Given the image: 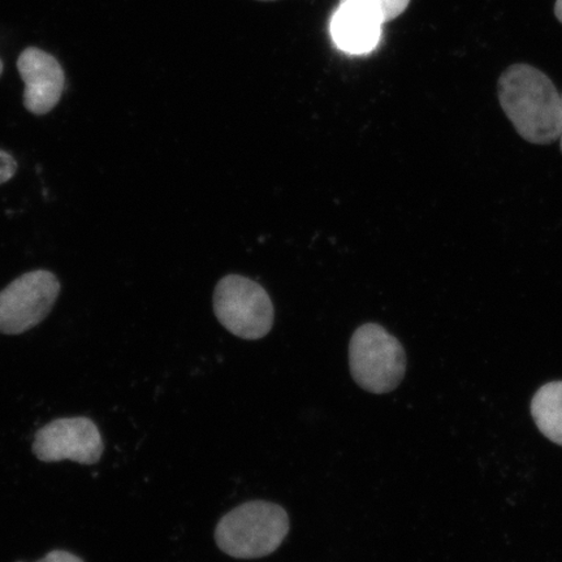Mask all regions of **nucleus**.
Returning <instances> with one entry per match:
<instances>
[{"instance_id":"nucleus-1","label":"nucleus","mask_w":562,"mask_h":562,"mask_svg":"<svg viewBox=\"0 0 562 562\" xmlns=\"http://www.w3.org/2000/svg\"><path fill=\"white\" fill-rule=\"evenodd\" d=\"M498 101L519 136L533 145L560 138L561 94L542 70L518 63L497 83Z\"/></svg>"},{"instance_id":"nucleus-2","label":"nucleus","mask_w":562,"mask_h":562,"mask_svg":"<svg viewBox=\"0 0 562 562\" xmlns=\"http://www.w3.org/2000/svg\"><path fill=\"white\" fill-rule=\"evenodd\" d=\"M290 529V516L280 505L265 501L248 502L221 519L215 529V542L231 558L262 559L283 544Z\"/></svg>"},{"instance_id":"nucleus-3","label":"nucleus","mask_w":562,"mask_h":562,"mask_svg":"<svg viewBox=\"0 0 562 562\" xmlns=\"http://www.w3.org/2000/svg\"><path fill=\"white\" fill-rule=\"evenodd\" d=\"M351 378L362 390L374 395L395 391L406 371L405 350L395 336L378 325L358 327L349 342Z\"/></svg>"},{"instance_id":"nucleus-4","label":"nucleus","mask_w":562,"mask_h":562,"mask_svg":"<svg viewBox=\"0 0 562 562\" xmlns=\"http://www.w3.org/2000/svg\"><path fill=\"white\" fill-rule=\"evenodd\" d=\"M214 313L221 325L244 340H259L273 326L272 301L257 281L241 276L223 278L215 286Z\"/></svg>"},{"instance_id":"nucleus-5","label":"nucleus","mask_w":562,"mask_h":562,"mask_svg":"<svg viewBox=\"0 0 562 562\" xmlns=\"http://www.w3.org/2000/svg\"><path fill=\"white\" fill-rule=\"evenodd\" d=\"M60 283L53 272H26L0 292V333L20 335L40 325L58 300Z\"/></svg>"},{"instance_id":"nucleus-6","label":"nucleus","mask_w":562,"mask_h":562,"mask_svg":"<svg viewBox=\"0 0 562 562\" xmlns=\"http://www.w3.org/2000/svg\"><path fill=\"white\" fill-rule=\"evenodd\" d=\"M33 452L42 462L70 460L94 465L103 453L102 435L86 417L55 419L35 434Z\"/></svg>"},{"instance_id":"nucleus-7","label":"nucleus","mask_w":562,"mask_h":562,"mask_svg":"<svg viewBox=\"0 0 562 562\" xmlns=\"http://www.w3.org/2000/svg\"><path fill=\"white\" fill-rule=\"evenodd\" d=\"M18 69L25 83V109L34 115L48 114L65 91L66 76L60 63L37 47H27L19 56Z\"/></svg>"},{"instance_id":"nucleus-8","label":"nucleus","mask_w":562,"mask_h":562,"mask_svg":"<svg viewBox=\"0 0 562 562\" xmlns=\"http://www.w3.org/2000/svg\"><path fill=\"white\" fill-rule=\"evenodd\" d=\"M383 21L369 7L355 0L340 2L331 19L334 44L351 55L370 54L381 44Z\"/></svg>"},{"instance_id":"nucleus-9","label":"nucleus","mask_w":562,"mask_h":562,"mask_svg":"<svg viewBox=\"0 0 562 562\" xmlns=\"http://www.w3.org/2000/svg\"><path fill=\"white\" fill-rule=\"evenodd\" d=\"M533 420L546 438L562 446V382L539 389L531 403Z\"/></svg>"},{"instance_id":"nucleus-10","label":"nucleus","mask_w":562,"mask_h":562,"mask_svg":"<svg viewBox=\"0 0 562 562\" xmlns=\"http://www.w3.org/2000/svg\"><path fill=\"white\" fill-rule=\"evenodd\" d=\"M340 2H346V0H340ZM355 2L369 7L385 24L402 15L411 0H355Z\"/></svg>"},{"instance_id":"nucleus-11","label":"nucleus","mask_w":562,"mask_h":562,"mask_svg":"<svg viewBox=\"0 0 562 562\" xmlns=\"http://www.w3.org/2000/svg\"><path fill=\"white\" fill-rule=\"evenodd\" d=\"M18 171V161L11 154L0 150V186L10 181Z\"/></svg>"},{"instance_id":"nucleus-12","label":"nucleus","mask_w":562,"mask_h":562,"mask_svg":"<svg viewBox=\"0 0 562 562\" xmlns=\"http://www.w3.org/2000/svg\"><path fill=\"white\" fill-rule=\"evenodd\" d=\"M35 562H83V560L80 559L79 557H76V554L74 553L56 550L50 553H47L44 559Z\"/></svg>"},{"instance_id":"nucleus-13","label":"nucleus","mask_w":562,"mask_h":562,"mask_svg":"<svg viewBox=\"0 0 562 562\" xmlns=\"http://www.w3.org/2000/svg\"><path fill=\"white\" fill-rule=\"evenodd\" d=\"M554 15H557L562 24V0H557V4H554Z\"/></svg>"},{"instance_id":"nucleus-14","label":"nucleus","mask_w":562,"mask_h":562,"mask_svg":"<svg viewBox=\"0 0 562 562\" xmlns=\"http://www.w3.org/2000/svg\"><path fill=\"white\" fill-rule=\"evenodd\" d=\"M560 150L562 153V95H561V133H560Z\"/></svg>"},{"instance_id":"nucleus-15","label":"nucleus","mask_w":562,"mask_h":562,"mask_svg":"<svg viewBox=\"0 0 562 562\" xmlns=\"http://www.w3.org/2000/svg\"><path fill=\"white\" fill-rule=\"evenodd\" d=\"M3 74V61L0 60V76H2Z\"/></svg>"},{"instance_id":"nucleus-16","label":"nucleus","mask_w":562,"mask_h":562,"mask_svg":"<svg viewBox=\"0 0 562 562\" xmlns=\"http://www.w3.org/2000/svg\"><path fill=\"white\" fill-rule=\"evenodd\" d=\"M261 2H276V0H261Z\"/></svg>"}]
</instances>
